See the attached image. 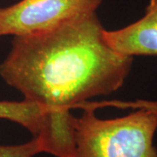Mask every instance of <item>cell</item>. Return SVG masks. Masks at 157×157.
<instances>
[{
	"instance_id": "6da1fadb",
	"label": "cell",
	"mask_w": 157,
	"mask_h": 157,
	"mask_svg": "<svg viewBox=\"0 0 157 157\" xmlns=\"http://www.w3.org/2000/svg\"><path fill=\"white\" fill-rule=\"evenodd\" d=\"M105 31L91 12L45 33L13 37L0 77L42 108L44 127L36 136L42 153L74 156L76 117L71 109L116 92L128 76L133 57L112 48Z\"/></svg>"
},
{
	"instance_id": "7a4b0ae2",
	"label": "cell",
	"mask_w": 157,
	"mask_h": 157,
	"mask_svg": "<svg viewBox=\"0 0 157 157\" xmlns=\"http://www.w3.org/2000/svg\"><path fill=\"white\" fill-rule=\"evenodd\" d=\"M74 127L73 157H157V107L109 120L100 119L94 108H86L76 117Z\"/></svg>"
},
{
	"instance_id": "3957f363",
	"label": "cell",
	"mask_w": 157,
	"mask_h": 157,
	"mask_svg": "<svg viewBox=\"0 0 157 157\" xmlns=\"http://www.w3.org/2000/svg\"><path fill=\"white\" fill-rule=\"evenodd\" d=\"M103 0H21L0 8V37H22L52 31L96 12Z\"/></svg>"
},
{
	"instance_id": "277c9868",
	"label": "cell",
	"mask_w": 157,
	"mask_h": 157,
	"mask_svg": "<svg viewBox=\"0 0 157 157\" xmlns=\"http://www.w3.org/2000/svg\"><path fill=\"white\" fill-rule=\"evenodd\" d=\"M107 43L127 56H157V0H149L144 16L123 28L105 31Z\"/></svg>"
},
{
	"instance_id": "5b68a950",
	"label": "cell",
	"mask_w": 157,
	"mask_h": 157,
	"mask_svg": "<svg viewBox=\"0 0 157 157\" xmlns=\"http://www.w3.org/2000/svg\"><path fill=\"white\" fill-rule=\"evenodd\" d=\"M0 119L19 124L34 137L41 133L44 126L41 107L24 99L21 101H0Z\"/></svg>"
},
{
	"instance_id": "8992f818",
	"label": "cell",
	"mask_w": 157,
	"mask_h": 157,
	"mask_svg": "<svg viewBox=\"0 0 157 157\" xmlns=\"http://www.w3.org/2000/svg\"><path fill=\"white\" fill-rule=\"evenodd\" d=\"M40 153V142L36 137L18 145H0V157H34Z\"/></svg>"
}]
</instances>
